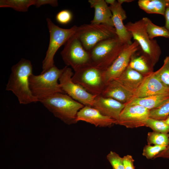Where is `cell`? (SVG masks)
Here are the masks:
<instances>
[{"label":"cell","instance_id":"6da1fadb","mask_svg":"<svg viewBox=\"0 0 169 169\" xmlns=\"http://www.w3.org/2000/svg\"><path fill=\"white\" fill-rule=\"evenodd\" d=\"M11 70L6 90L11 91L20 104H27L39 101L33 95L29 87V78L33 74L31 61L21 59L12 67Z\"/></svg>","mask_w":169,"mask_h":169},{"label":"cell","instance_id":"7a4b0ae2","mask_svg":"<svg viewBox=\"0 0 169 169\" xmlns=\"http://www.w3.org/2000/svg\"><path fill=\"white\" fill-rule=\"evenodd\" d=\"M39 102L55 116L69 125L77 123V113L84 106L68 95L60 93Z\"/></svg>","mask_w":169,"mask_h":169},{"label":"cell","instance_id":"3957f363","mask_svg":"<svg viewBox=\"0 0 169 169\" xmlns=\"http://www.w3.org/2000/svg\"><path fill=\"white\" fill-rule=\"evenodd\" d=\"M65 67L59 69L55 65L38 75L33 74L29 78V87L33 95L39 101L57 93H64L58 80Z\"/></svg>","mask_w":169,"mask_h":169},{"label":"cell","instance_id":"277c9868","mask_svg":"<svg viewBox=\"0 0 169 169\" xmlns=\"http://www.w3.org/2000/svg\"><path fill=\"white\" fill-rule=\"evenodd\" d=\"M117 36L102 41L89 52L90 64L104 71L116 59L125 46Z\"/></svg>","mask_w":169,"mask_h":169},{"label":"cell","instance_id":"5b68a950","mask_svg":"<svg viewBox=\"0 0 169 169\" xmlns=\"http://www.w3.org/2000/svg\"><path fill=\"white\" fill-rule=\"evenodd\" d=\"M125 26L131 33L134 40L138 43L142 52L154 67L159 61L161 50L156 40L149 37L142 18L135 22H129Z\"/></svg>","mask_w":169,"mask_h":169},{"label":"cell","instance_id":"8992f818","mask_svg":"<svg viewBox=\"0 0 169 169\" xmlns=\"http://www.w3.org/2000/svg\"><path fill=\"white\" fill-rule=\"evenodd\" d=\"M50 34L49 47L42 62L43 73L54 65V57L60 47L64 45L76 32L78 26L74 25L70 28H63L55 24L49 18L46 19Z\"/></svg>","mask_w":169,"mask_h":169},{"label":"cell","instance_id":"52a82bcc","mask_svg":"<svg viewBox=\"0 0 169 169\" xmlns=\"http://www.w3.org/2000/svg\"><path fill=\"white\" fill-rule=\"evenodd\" d=\"M75 34L88 52L100 42L117 36L114 27L104 24L82 25L78 26Z\"/></svg>","mask_w":169,"mask_h":169},{"label":"cell","instance_id":"ba28073f","mask_svg":"<svg viewBox=\"0 0 169 169\" xmlns=\"http://www.w3.org/2000/svg\"><path fill=\"white\" fill-rule=\"evenodd\" d=\"M103 71L88 64L74 71L72 79L88 93L98 95H101L106 85L103 78Z\"/></svg>","mask_w":169,"mask_h":169},{"label":"cell","instance_id":"9c48e42d","mask_svg":"<svg viewBox=\"0 0 169 169\" xmlns=\"http://www.w3.org/2000/svg\"><path fill=\"white\" fill-rule=\"evenodd\" d=\"M60 54L66 66H70L74 71L90 64L89 53L84 49L75 33L65 44Z\"/></svg>","mask_w":169,"mask_h":169},{"label":"cell","instance_id":"30bf717a","mask_svg":"<svg viewBox=\"0 0 169 169\" xmlns=\"http://www.w3.org/2000/svg\"><path fill=\"white\" fill-rule=\"evenodd\" d=\"M73 74L72 69L67 66H65L64 70L59 80L62 90L64 93L84 105L92 107L97 95L90 94L80 85L73 82L72 77Z\"/></svg>","mask_w":169,"mask_h":169},{"label":"cell","instance_id":"8fae6325","mask_svg":"<svg viewBox=\"0 0 169 169\" xmlns=\"http://www.w3.org/2000/svg\"><path fill=\"white\" fill-rule=\"evenodd\" d=\"M149 111L150 110L140 105L125 104L115 124L130 128L145 126L149 118Z\"/></svg>","mask_w":169,"mask_h":169},{"label":"cell","instance_id":"7c38bea8","mask_svg":"<svg viewBox=\"0 0 169 169\" xmlns=\"http://www.w3.org/2000/svg\"><path fill=\"white\" fill-rule=\"evenodd\" d=\"M140 49L138 43L135 40L131 44L125 46L112 64L103 71V78L106 84L121 75L128 66L132 55Z\"/></svg>","mask_w":169,"mask_h":169},{"label":"cell","instance_id":"4fadbf2b","mask_svg":"<svg viewBox=\"0 0 169 169\" xmlns=\"http://www.w3.org/2000/svg\"><path fill=\"white\" fill-rule=\"evenodd\" d=\"M154 72L144 77L141 83L134 93L133 98L169 94V88L161 83Z\"/></svg>","mask_w":169,"mask_h":169},{"label":"cell","instance_id":"5bb4252c","mask_svg":"<svg viewBox=\"0 0 169 169\" xmlns=\"http://www.w3.org/2000/svg\"><path fill=\"white\" fill-rule=\"evenodd\" d=\"M109 7L112 13V21L117 36L124 44H131L133 42L131 41L132 36L123 23L127 16L122 4L116 1L115 3Z\"/></svg>","mask_w":169,"mask_h":169},{"label":"cell","instance_id":"9a60e30c","mask_svg":"<svg viewBox=\"0 0 169 169\" xmlns=\"http://www.w3.org/2000/svg\"><path fill=\"white\" fill-rule=\"evenodd\" d=\"M82 121L95 125L96 127H105L115 124L116 120L103 115L94 107L84 105L78 112L76 121Z\"/></svg>","mask_w":169,"mask_h":169},{"label":"cell","instance_id":"2e32d148","mask_svg":"<svg viewBox=\"0 0 169 169\" xmlns=\"http://www.w3.org/2000/svg\"><path fill=\"white\" fill-rule=\"evenodd\" d=\"M125 104L101 95L96 96L92 107L98 110L101 114L117 120L124 108Z\"/></svg>","mask_w":169,"mask_h":169},{"label":"cell","instance_id":"e0dca14e","mask_svg":"<svg viewBox=\"0 0 169 169\" xmlns=\"http://www.w3.org/2000/svg\"><path fill=\"white\" fill-rule=\"evenodd\" d=\"M101 95L125 104L130 101L134 96L133 92L126 89L115 79L105 85Z\"/></svg>","mask_w":169,"mask_h":169},{"label":"cell","instance_id":"ac0fdd59","mask_svg":"<svg viewBox=\"0 0 169 169\" xmlns=\"http://www.w3.org/2000/svg\"><path fill=\"white\" fill-rule=\"evenodd\" d=\"M91 8L95 9L94 18L91 23L104 24L114 27L111 12L104 0H89Z\"/></svg>","mask_w":169,"mask_h":169},{"label":"cell","instance_id":"d6986e66","mask_svg":"<svg viewBox=\"0 0 169 169\" xmlns=\"http://www.w3.org/2000/svg\"><path fill=\"white\" fill-rule=\"evenodd\" d=\"M145 76L128 65L121 75L115 80L134 94L141 83Z\"/></svg>","mask_w":169,"mask_h":169},{"label":"cell","instance_id":"ffe728a7","mask_svg":"<svg viewBox=\"0 0 169 169\" xmlns=\"http://www.w3.org/2000/svg\"><path fill=\"white\" fill-rule=\"evenodd\" d=\"M169 100V94L153 95L142 98H135L125 104L138 105L151 110L158 108Z\"/></svg>","mask_w":169,"mask_h":169},{"label":"cell","instance_id":"44dd1931","mask_svg":"<svg viewBox=\"0 0 169 169\" xmlns=\"http://www.w3.org/2000/svg\"><path fill=\"white\" fill-rule=\"evenodd\" d=\"M138 50L132 55L128 65L132 69L146 76L154 72V67L142 51L140 53L138 52Z\"/></svg>","mask_w":169,"mask_h":169},{"label":"cell","instance_id":"7402d4cb","mask_svg":"<svg viewBox=\"0 0 169 169\" xmlns=\"http://www.w3.org/2000/svg\"><path fill=\"white\" fill-rule=\"evenodd\" d=\"M139 8L147 13L158 14L164 16L169 0H139Z\"/></svg>","mask_w":169,"mask_h":169},{"label":"cell","instance_id":"603a6c76","mask_svg":"<svg viewBox=\"0 0 169 169\" xmlns=\"http://www.w3.org/2000/svg\"><path fill=\"white\" fill-rule=\"evenodd\" d=\"M142 19L145 24L146 32L150 39H153L158 37L169 38V31L165 26H160L155 24L147 17H144Z\"/></svg>","mask_w":169,"mask_h":169},{"label":"cell","instance_id":"cb8c5ba5","mask_svg":"<svg viewBox=\"0 0 169 169\" xmlns=\"http://www.w3.org/2000/svg\"><path fill=\"white\" fill-rule=\"evenodd\" d=\"M35 0H0V8H10L16 11L25 12L29 7L34 5Z\"/></svg>","mask_w":169,"mask_h":169},{"label":"cell","instance_id":"d4e9b609","mask_svg":"<svg viewBox=\"0 0 169 169\" xmlns=\"http://www.w3.org/2000/svg\"><path fill=\"white\" fill-rule=\"evenodd\" d=\"M147 141L148 145L167 146L169 143V135L166 133L149 132L147 134Z\"/></svg>","mask_w":169,"mask_h":169},{"label":"cell","instance_id":"484cf974","mask_svg":"<svg viewBox=\"0 0 169 169\" xmlns=\"http://www.w3.org/2000/svg\"><path fill=\"white\" fill-rule=\"evenodd\" d=\"M154 73L161 83L169 88V55L164 59L162 67Z\"/></svg>","mask_w":169,"mask_h":169},{"label":"cell","instance_id":"4316f807","mask_svg":"<svg viewBox=\"0 0 169 169\" xmlns=\"http://www.w3.org/2000/svg\"><path fill=\"white\" fill-rule=\"evenodd\" d=\"M145 126L149 127L156 132L166 134L169 132V126L163 120L149 118L146 121Z\"/></svg>","mask_w":169,"mask_h":169},{"label":"cell","instance_id":"83f0119b","mask_svg":"<svg viewBox=\"0 0 169 169\" xmlns=\"http://www.w3.org/2000/svg\"><path fill=\"white\" fill-rule=\"evenodd\" d=\"M169 116V100L161 106L150 110L149 118L163 120Z\"/></svg>","mask_w":169,"mask_h":169},{"label":"cell","instance_id":"f1b7e54d","mask_svg":"<svg viewBox=\"0 0 169 169\" xmlns=\"http://www.w3.org/2000/svg\"><path fill=\"white\" fill-rule=\"evenodd\" d=\"M166 146L150 145H146L143 149L142 155L147 159H150L157 156L160 153L164 150Z\"/></svg>","mask_w":169,"mask_h":169},{"label":"cell","instance_id":"f546056e","mask_svg":"<svg viewBox=\"0 0 169 169\" xmlns=\"http://www.w3.org/2000/svg\"><path fill=\"white\" fill-rule=\"evenodd\" d=\"M106 157L113 169H124L122 157L115 152L110 151Z\"/></svg>","mask_w":169,"mask_h":169},{"label":"cell","instance_id":"4dcf8cb0","mask_svg":"<svg viewBox=\"0 0 169 169\" xmlns=\"http://www.w3.org/2000/svg\"><path fill=\"white\" fill-rule=\"evenodd\" d=\"M72 18L71 12L65 9L61 11L57 14L56 19L58 23L62 24H66L71 22Z\"/></svg>","mask_w":169,"mask_h":169},{"label":"cell","instance_id":"1f68e13d","mask_svg":"<svg viewBox=\"0 0 169 169\" xmlns=\"http://www.w3.org/2000/svg\"><path fill=\"white\" fill-rule=\"evenodd\" d=\"M124 169H135L134 165V160L132 156L127 155L122 157Z\"/></svg>","mask_w":169,"mask_h":169},{"label":"cell","instance_id":"d6a6232c","mask_svg":"<svg viewBox=\"0 0 169 169\" xmlns=\"http://www.w3.org/2000/svg\"><path fill=\"white\" fill-rule=\"evenodd\" d=\"M46 4H49L55 7L58 6V3L57 0H35L34 5L38 8Z\"/></svg>","mask_w":169,"mask_h":169},{"label":"cell","instance_id":"836d02e7","mask_svg":"<svg viewBox=\"0 0 169 169\" xmlns=\"http://www.w3.org/2000/svg\"><path fill=\"white\" fill-rule=\"evenodd\" d=\"M163 16L165 17V20L164 26L169 31V5L166 7Z\"/></svg>","mask_w":169,"mask_h":169},{"label":"cell","instance_id":"e575fe53","mask_svg":"<svg viewBox=\"0 0 169 169\" xmlns=\"http://www.w3.org/2000/svg\"><path fill=\"white\" fill-rule=\"evenodd\" d=\"M158 155V157L169 158V143L166 146V148L160 153Z\"/></svg>","mask_w":169,"mask_h":169},{"label":"cell","instance_id":"d590c367","mask_svg":"<svg viewBox=\"0 0 169 169\" xmlns=\"http://www.w3.org/2000/svg\"><path fill=\"white\" fill-rule=\"evenodd\" d=\"M105 1L107 4H110V5L114 4L116 2L115 0H105Z\"/></svg>","mask_w":169,"mask_h":169},{"label":"cell","instance_id":"8d00e7d4","mask_svg":"<svg viewBox=\"0 0 169 169\" xmlns=\"http://www.w3.org/2000/svg\"><path fill=\"white\" fill-rule=\"evenodd\" d=\"M117 2L121 4H122L124 3H129L131 2H133L134 0H118L117 1Z\"/></svg>","mask_w":169,"mask_h":169},{"label":"cell","instance_id":"74e56055","mask_svg":"<svg viewBox=\"0 0 169 169\" xmlns=\"http://www.w3.org/2000/svg\"><path fill=\"white\" fill-rule=\"evenodd\" d=\"M163 120L166 124L169 126V116L166 119Z\"/></svg>","mask_w":169,"mask_h":169}]
</instances>
